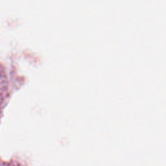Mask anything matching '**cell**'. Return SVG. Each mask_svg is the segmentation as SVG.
Listing matches in <instances>:
<instances>
[]
</instances>
